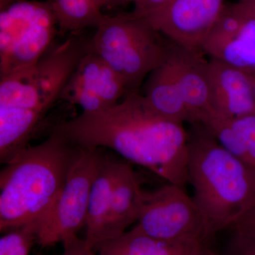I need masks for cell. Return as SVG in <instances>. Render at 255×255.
<instances>
[{
    "label": "cell",
    "instance_id": "1",
    "mask_svg": "<svg viewBox=\"0 0 255 255\" xmlns=\"http://www.w3.org/2000/svg\"><path fill=\"white\" fill-rule=\"evenodd\" d=\"M51 131L78 147L111 149L167 183L184 188L189 184L184 124L154 112L139 90L128 92L108 110L63 121Z\"/></svg>",
    "mask_w": 255,
    "mask_h": 255
},
{
    "label": "cell",
    "instance_id": "2",
    "mask_svg": "<svg viewBox=\"0 0 255 255\" xmlns=\"http://www.w3.org/2000/svg\"><path fill=\"white\" fill-rule=\"evenodd\" d=\"M78 150L51 131L44 141L28 145L6 164L0 174L1 233L33 223L39 228L54 207Z\"/></svg>",
    "mask_w": 255,
    "mask_h": 255
},
{
    "label": "cell",
    "instance_id": "3",
    "mask_svg": "<svg viewBox=\"0 0 255 255\" xmlns=\"http://www.w3.org/2000/svg\"><path fill=\"white\" fill-rule=\"evenodd\" d=\"M189 135L188 181L207 242L255 206V172L220 145L201 124Z\"/></svg>",
    "mask_w": 255,
    "mask_h": 255
},
{
    "label": "cell",
    "instance_id": "4",
    "mask_svg": "<svg viewBox=\"0 0 255 255\" xmlns=\"http://www.w3.org/2000/svg\"><path fill=\"white\" fill-rule=\"evenodd\" d=\"M90 51L91 38L74 33L54 43L33 65L0 76V109L38 127L60 101L80 60Z\"/></svg>",
    "mask_w": 255,
    "mask_h": 255
},
{
    "label": "cell",
    "instance_id": "5",
    "mask_svg": "<svg viewBox=\"0 0 255 255\" xmlns=\"http://www.w3.org/2000/svg\"><path fill=\"white\" fill-rule=\"evenodd\" d=\"M171 43L133 11L105 15L91 38L92 51L118 74L128 91L139 90L144 79L164 63Z\"/></svg>",
    "mask_w": 255,
    "mask_h": 255
},
{
    "label": "cell",
    "instance_id": "6",
    "mask_svg": "<svg viewBox=\"0 0 255 255\" xmlns=\"http://www.w3.org/2000/svg\"><path fill=\"white\" fill-rule=\"evenodd\" d=\"M59 33L51 2L16 1L0 14V76L38 61Z\"/></svg>",
    "mask_w": 255,
    "mask_h": 255
},
{
    "label": "cell",
    "instance_id": "7",
    "mask_svg": "<svg viewBox=\"0 0 255 255\" xmlns=\"http://www.w3.org/2000/svg\"><path fill=\"white\" fill-rule=\"evenodd\" d=\"M102 157L100 149L79 147L54 207L38 228L37 243L41 248L58 243L65 246L78 239L86 226L90 193Z\"/></svg>",
    "mask_w": 255,
    "mask_h": 255
},
{
    "label": "cell",
    "instance_id": "8",
    "mask_svg": "<svg viewBox=\"0 0 255 255\" xmlns=\"http://www.w3.org/2000/svg\"><path fill=\"white\" fill-rule=\"evenodd\" d=\"M134 228L161 241L201 240L206 243L200 211L185 188L167 183L144 191L140 214Z\"/></svg>",
    "mask_w": 255,
    "mask_h": 255
},
{
    "label": "cell",
    "instance_id": "9",
    "mask_svg": "<svg viewBox=\"0 0 255 255\" xmlns=\"http://www.w3.org/2000/svg\"><path fill=\"white\" fill-rule=\"evenodd\" d=\"M224 5L223 0H171L142 16L174 44L201 49Z\"/></svg>",
    "mask_w": 255,
    "mask_h": 255
},
{
    "label": "cell",
    "instance_id": "10",
    "mask_svg": "<svg viewBox=\"0 0 255 255\" xmlns=\"http://www.w3.org/2000/svg\"><path fill=\"white\" fill-rule=\"evenodd\" d=\"M128 92L123 80L105 60L89 52L65 85L60 100L94 113L118 104Z\"/></svg>",
    "mask_w": 255,
    "mask_h": 255
},
{
    "label": "cell",
    "instance_id": "11",
    "mask_svg": "<svg viewBox=\"0 0 255 255\" xmlns=\"http://www.w3.org/2000/svg\"><path fill=\"white\" fill-rule=\"evenodd\" d=\"M201 49L171 43L167 63L170 65L184 102L191 124H201L214 114L208 63Z\"/></svg>",
    "mask_w": 255,
    "mask_h": 255
},
{
    "label": "cell",
    "instance_id": "12",
    "mask_svg": "<svg viewBox=\"0 0 255 255\" xmlns=\"http://www.w3.org/2000/svg\"><path fill=\"white\" fill-rule=\"evenodd\" d=\"M208 73L214 110L229 119L255 114V97L250 74L212 58Z\"/></svg>",
    "mask_w": 255,
    "mask_h": 255
},
{
    "label": "cell",
    "instance_id": "13",
    "mask_svg": "<svg viewBox=\"0 0 255 255\" xmlns=\"http://www.w3.org/2000/svg\"><path fill=\"white\" fill-rule=\"evenodd\" d=\"M144 191L132 166L117 162L106 242L122 236L137 222Z\"/></svg>",
    "mask_w": 255,
    "mask_h": 255
},
{
    "label": "cell",
    "instance_id": "14",
    "mask_svg": "<svg viewBox=\"0 0 255 255\" xmlns=\"http://www.w3.org/2000/svg\"><path fill=\"white\" fill-rule=\"evenodd\" d=\"M117 163L103 155L90 193L84 241L94 251L107 241Z\"/></svg>",
    "mask_w": 255,
    "mask_h": 255
},
{
    "label": "cell",
    "instance_id": "15",
    "mask_svg": "<svg viewBox=\"0 0 255 255\" xmlns=\"http://www.w3.org/2000/svg\"><path fill=\"white\" fill-rule=\"evenodd\" d=\"M204 245L201 240L161 241L132 228L102 243L95 252L97 255H197Z\"/></svg>",
    "mask_w": 255,
    "mask_h": 255
},
{
    "label": "cell",
    "instance_id": "16",
    "mask_svg": "<svg viewBox=\"0 0 255 255\" xmlns=\"http://www.w3.org/2000/svg\"><path fill=\"white\" fill-rule=\"evenodd\" d=\"M142 95L149 107L162 117L191 124L190 114L167 60L149 75Z\"/></svg>",
    "mask_w": 255,
    "mask_h": 255
},
{
    "label": "cell",
    "instance_id": "17",
    "mask_svg": "<svg viewBox=\"0 0 255 255\" xmlns=\"http://www.w3.org/2000/svg\"><path fill=\"white\" fill-rule=\"evenodd\" d=\"M204 53L247 73L255 72V4L237 31Z\"/></svg>",
    "mask_w": 255,
    "mask_h": 255
},
{
    "label": "cell",
    "instance_id": "18",
    "mask_svg": "<svg viewBox=\"0 0 255 255\" xmlns=\"http://www.w3.org/2000/svg\"><path fill=\"white\" fill-rule=\"evenodd\" d=\"M60 34L97 28L105 15L108 0H50Z\"/></svg>",
    "mask_w": 255,
    "mask_h": 255
},
{
    "label": "cell",
    "instance_id": "19",
    "mask_svg": "<svg viewBox=\"0 0 255 255\" xmlns=\"http://www.w3.org/2000/svg\"><path fill=\"white\" fill-rule=\"evenodd\" d=\"M38 229L33 223L6 232L0 239V255H28L37 243Z\"/></svg>",
    "mask_w": 255,
    "mask_h": 255
},
{
    "label": "cell",
    "instance_id": "20",
    "mask_svg": "<svg viewBox=\"0 0 255 255\" xmlns=\"http://www.w3.org/2000/svg\"><path fill=\"white\" fill-rule=\"evenodd\" d=\"M233 125L244 144L243 161L255 172V114L233 119Z\"/></svg>",
    "mask_w": 255,
    "mask_h": 255
},
{
    "label": "cell",
    "instance_id": "21",
    "mask_svg": "<svg viewBox=\"0 0 255 255\" xmlns=\"http://www.w3.org/2000/svg\"><path fill=\"white\" fill-rule=\"evenodd\" d=\"M228 255H255V236L235 234L229 245Z\"/></svg>",
    "mask_w": 255,
    "mask_h": 255
},
{
    "label": "cell",
    "instance_id": "22",
    "mask_svg": "<svg viewBox=\"0 0 255 255\" xmlns=\"http://www.w3.org/2000/svg\"><path fill=\"white\" fill-rule=\"evenodd\" d=\"M235 234L243 236H255V206L243 216L233 226Z\"/></svg>",
    "mask_w": 255,
    "mask_h": 255
},
{
    "label": "cell",
    "instance_id": "23",
    "mask_svg": "<svg viewBox=\"0 0 255 255\" xmlns=\"http://www.w3.org/2000/svg\"><path fill=\"white\" fill-rule=\"evenodd\" d=\"M171 0H137L134 3L133 12L135 14L146 15L166 6Z\"/></svg>",
    "mask_w": 255,
    "mask_h": 255
},
{
    "label": "cell",
    "instance_id": "24",
    "mask_svg": "<svg viewBox=\"0 0 255 255\" xmlns=\"http://www.w3.org/2000/svg\"><path fill=\"white\" fill-rule=\"evenodd\" d=\"M61 255H97L95 251L87 248L84 239H77L63 246Z\"/></svg>",
    "mask_w": 255,
    "mask_h": 255
},
{
    "label": "cell",
    "instance_id": "25",
    "mask_svg": "<svg viewBox=\"0 0 255 255\" xmlns=\"http://www.w3.org/2000/svg\"><path fill=\"white\" fill-rule=\"evenodd\" d=\"M197 255H220L216 253V252L211 251L209 248L206 247V245L201 248L200 251L199 252Z\"/></svg>",
    "mask_w": 255,
    "mask_h": 255
},
{
    "label": "cell",
    "instance_id": "26",
    "mask_svg": "<svg viewBox=\"0 0 255 255\" xmlns=\"http://www.w3.org/2000/svg\"><path fill=\"white\" fill-rule=\"evenodd\" d=\"M16 1H18V0H0V9H4L6 6Z\"/></svg>",
    "mask_w": 255,
    "mask_h": 255
},
{
    "label": "cell",
    "instance_id": "27",
    "mask_svg": "<svg viewBox=\"0 0 255 255\" xmlns=\"http://www.w3.org/2000/svg\"><path fill=\"white\" fill-rule=\"evenodd\" d=\"M252 82H253V90L255 97V75H251Z\"/></svg>",
    "mask_w": 255,
    "mask_h": 255
},
{
    "label": "cell",
    "instance_id": "28",
    "mask_svg": "<svg viewBox=\"0 0 255 255\" xmlns=\"http://www.w3.org/2000/svg\"><path fill=\"white\" fill-rule=\"evenodd\" d=\"M243 2L249 3V4H255V0H241Z\"/></svg>",
    "mask_w": 255,
    "mask_h": 255
}]
</instances>
